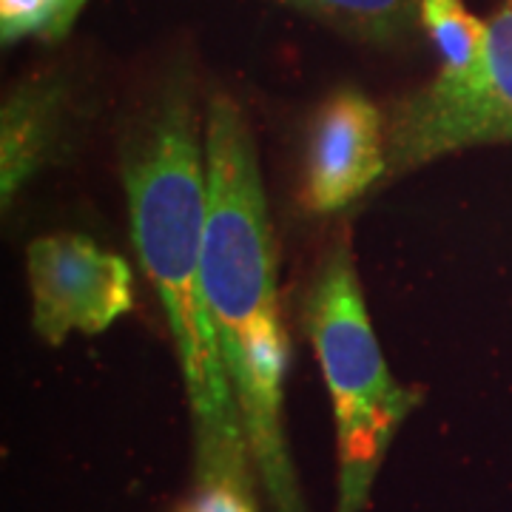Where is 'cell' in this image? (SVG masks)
Listing matches in <instances>:
<instances>
[{
	"label": "cell",
	"instance_id": "obj_1",
	"mask_svg": "<svg viewBox=\"0 0 512 512\" xmlns=\"http://www.w3.org/2000/svg\"><path fill=\"white\" fill-rule=\"evenodd\" d=\"M123 185L131 242L163 305L183 373L194 430V484L254 490V461L202 285L205 120L183 89L171 86L128 128Z\"/></svg>",
	"mask_w": 512,
	"mask_h": 512
},
{
	"label": "cell",
	"instance_id": "obj_2",
	"mask_svg": "<svg viewBox=\"0 0 512 512\" xmlns=\"http://www.w3.org/2000/svg\"><path fill=\"white\" fill-rule=\"evenodd\" d=\"M202 285L248 453L274 512H308L285 439L291 342L276 293V248L254 131L234 97L205 109Z\"/></svg>",
	"mask_w": 512,
	"mask_h": 512
},
{
	"label": "cell",
	"instance_id": "obj_3",
	"mask_svg": "<svg viewBox=\"0 0 512 512\" xmlns=\"http://www.w3.org/2000/svg\"><path fill=\"white\" fill-rule=\"evenodd\" d=\"M305 328L336 421V512H362L390 444L421 404V390L396 382L384 362L345 237L330 245L313 274Z\"/></svg>",
	"mask_w": 512,
	"mask_h": 512
},
{
	"label": "cell",
	"instance_id": "obj_4",
	"mask_svg": "<svg viewBox=\"0 0 512 512\" xmlns=\"http://www.w3.org/2000/svg\"><path fill=\"white\" fill-rule=\"evenodd\" d=\"M512 143V0L487 23V69L470 92L407 97L387 123V180L453 151Z\"/></svg>",
	"mask_w": 512,
	"mask_h": 512
},
{
	"label": "cell",
	"instance_id": "obj_5",
	"mask_svg": "<svg viewBox=\"0 0 512 512\" xmlns=\"http://www.w3.org/2000/svg\"><path fill=\"white\" fill-rule=\"evenodd\" d=\"M32 328L46 345L103 333L134 305V274L120 254L80 234H49L26 248Z\"/></svg>",
	"mask_w": 512,
	"mask_h": 512
},
{
	"label": "cell",
	"instance_id": "obj_6",
	"mask_svg": "<svg viewBox=\"0 0 512 512\" xmlns=\"http://www.w3.org/2000/svg\"><path fill=\"white\" fill-rule=\"evenodd\" d=\"M387 177V123L359 89H339L316 109L308 128L302 205L336 214Z\"/></svg>",
	"mask_w": 512,
	"mask_h": 512
},
{
	"label": "cell",
	"instance_id": "obj_7",
	"mask_svg": "<svg viewBox=\"0 0 512 512\" xmlns=\"http://www.w3.org/2000/svg\"><path fill=\"white\" fill-rule=\"evenodd\" d=\"M60 131V97L57 86L26 83L3 106L0 128V191L3 205L49 160Z\"/></svg>",
	"mask_w": 512,
	"mask_h": 512
},
{
	"label": "cell",
	"instance_id": "obj_8",
	"mask_svg": "<svg viewBox=\"0 0 512 512\" xmlns=\"http://www.w3.org/2000/svg\"><path fill=\"white\" fill-rule=\"evenodd\" d=\"M419 23L441 57V72L424 89L450 97L478 86L487 69V23L464 0H421Z\"/></svg>",
	"mask_w": 512,
	"mask_h": 512
},
{
	"label": "cell",
	"instance_id": "obj_9",
	"mask_svg": "<svg viewBox=\"0 0 512 512\" xmlns=\"http://www.w3.org/2000/svg\"><path fill=\"white\" fill-rule=\"evenodd\" d=\"M333 29L367 43H390L419 20L421 0H282Z\"/></svg>",
	"mask_w": 512,
	"mask_h": 512
},
{
	"label": "cell",
	"instance_id": "obj_10",
	"mask_svg": "<svg viewBox=\"0 0 512 512\" xmlns=\"http://www.w3.org/2000/svg\"><path fill=\"white\" fill-rule=\"evenodd\" d=\"M89 0H0V37L18 43L26 37L63 40Z\"/></svg>",
	"mask_w": 512,
	"mask_h": 512
},
{
	"label": "cell",
	"instance_id": "obj_11",
	"mask_svg": "<svg viewBox=\"0 0 512 512\" xmlns=\"http://www.w3.org/2000/svg\"><path fill=\"white\" fill-rule=\"evenodd\" d=\"M177 512H256L254 490L237 484H194Z\"/></svg>",
	"mask_w": 512,
	"mask_h": 512
}]
</instances>
